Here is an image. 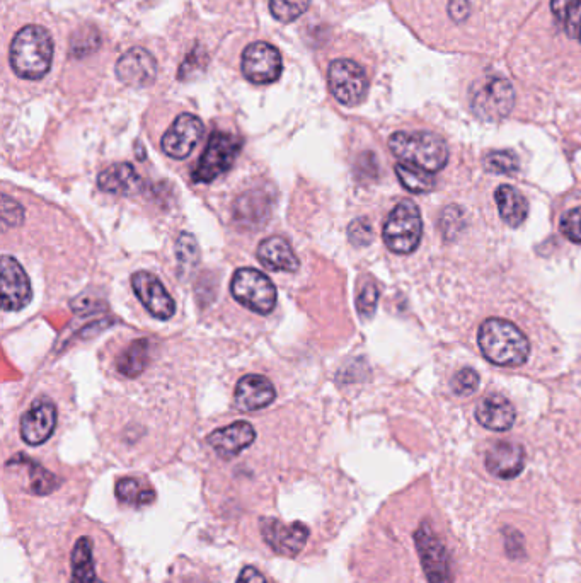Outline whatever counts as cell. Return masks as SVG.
Masks as SVG:
<instances>
[{"mask_svg":"<svg viewBox=\"0 0 581 583\" xmlns=\"http://www.w3.org/2000/svg\"><path fill=\"white\" fill-rule=\"evenodd\" d=\"M483 166L488 173L510 176L520 169V159L512 151L489 152L488 156L484 157Z\"/></svg>","mask_w":581,"mask_h":583,"instance_id":"30","label":"cell"},{"mask_svg":"<svg viewBox=\"0 0 581 583\" xmlns=\"http://www.w3.org/2000/svg\"><path fill=\"white\" fill-rule=\"evenodd\" d=\"M415 541L428 582L454 583L449 551L435 529L430 526V522H421L415 534Z\"/></svg>","mask_w":581,"mask_h":583,"instance_id":"8","label":"cell"},{"mask_svg":"<svg viewBox=\"0 0 581 583\" xmlns=\"http://www.w3.org/2000/svg\"><path fill=\"white\" fill-rule=\"evenodd\" d=\"M200 57V53L193 50L190 53V57L186 58L185 64L181 65V70H179V79H186L188 74H195L196 69H203L205 64H207V60H200V62H196V58Z\"/></svg>","mask_w":581,"mask_h":583,"instance_id":"38","label":"cell"},{"mask_svg":"<svg viewBox=\"0 0 581 583\" xmlns=\"http://www.w3.org/2000/svg\"><path fill=\"white\" fill-rule=\"evenodd\" d=\"M551 11L564 35L581 43V0H551Z\"/></svg>","mask_w":581,"mask_h":583,"instance_id":"25","label":"cell"},{"mask_svg":"<svg viewBox=\"0 0 581 583\" xmlns=\"http://www.w3.org/2000/svg\"><path fill=\"white\" fill-rule=\"evenodd\" d=\"M116 76L123 84L132 87H147L157 77V62L145 48H130L121 55L116 64Z\"/></svg>","mask_w":581,"mask_h":583,"instance_id":"16","label":"cell"},{"mask_svg":"<svg viewBox=\"0 0 581 583\" xmlns=\"http://www.w3.org/2000/svg\"><path fill=\"white\" fill-rule=\"evenodd\" d=\"M191 583H207V582H191Z\"/></svg>","mask_w":581,"mask_h":583,"instance_id":"40","label":"cell"},{"mask_svg":"<svg viewBox=\"0 0 581 583\" xmlns=\"http://www.w3.org/2000/svg\"><path fill=\"white\" fill-rule=\"evenodd\" d=\"M150 345L149 340L133 341L132 345L121 353L116 369L127 377H137L144 372L149 364Z\"/></svg>","mask_w":581,"mask_h":583,"instance_id":"26","label":"cell"},{"mask_svg":"<svg viewBox=\"0 0 581 583\" xmlns=\"http://www.w3.org/2000/svg\"><path fill=\"white\" fill-rule=\"evenodd\" d=\"M495 200L500 210V217L505 224L510 227L524 224L529 215V203L515 186H498V190L495 191Z\"/></svg>","mask_w":581,"mask_h":583,"instance_id":"24","label":"cell"},{"mask_svg":"<svg viewBox=\"0 0 581 583\" xmlns=\"http://www.w3.org/2000/svg\"><path fill=\"white\" fill-rule=\"evenodd\" d=\"M561 232L573 243L581 244V207H576L561 220Z\"/></svg>","mask_w":581,"mask_h":583,"instance_id":"37","label":"cell"},{"mask_svg":"<svg viewBox=\"0 0 581 583\" xmlns=\"http://www.w3.org/2000/svg\"><path fill=\"white\" fill-rule=\"evenodd\" d=\"M198 244H196L195 237L190 234H181L176 244V256H178L179 263L183 266H195L198 261Z\"/></svg>","mask_w":581,"mask_h":583,"instance_id":"34","label":"cell"},{"mask_svg":"<svg viewBox=\"0 0 581 583\" xmlns=\"http://www.w3.org/2000/svg\"><path fill=\"white\" fill-rule=\"evenodd\" d=\"M478 343L486 360L498 367L524 365L530 355L527 336L507 319H486L479 328Z\"/></svg>","mask_w":581,"mask_h":583,"instance_id":"1","label":"cell"},{"mask_svg":"<svg viewBox=\"0 0 581 583\" xmlns=\"http://www.w3.org/2000/svg\"><path fill=\"white\" fill-rule=\"evenodd\" d=\"M377 301H379V290L375 287V283H365V287H363L357 299L360 316L365 319L372 318L375 309H377Z\"/></svg>","mask_w":581,"mask_h":583,"instance_id":"33","label":"cell"},{"mask_svg":"<svg viewBox=\"0 0 581 583\" xmlns=\"http://www.w3.org/2000/svg\"><path fill=\"white\" fill-rule=\"evenodd\" d=\"M328 84L336 101L345 106H358L369 91V79L362 65L340 58L329 65Z\"/></svg>","mask_w":581,"mask_h":583,"instance_id":"9","label":"cell"},{"mask_svg":"<svg viewBox=\"0 0 581 583\" xmlns=\"http://www.w3.org/2000/svg\"><path fill=\"white\" fill-rule=\"evenodd\" d=\"M256 440V430L248 422H236L229 427L219 428L208 435L207 442L213 451L224 459H232L246 451Z\"/></svg>","mask_w":581,"mask_h":583,"instance_id":"17","label":"cell"},{"mask_svg":"<svg viewBox=\"0 0 581 583\" xmlns=\"http://www.w3.org/2000/svg\"><path fill=\"white\" fill-rule=\"evenodd\" d=\"M241 149V139H237L236 135L213 132L200 161L196 164L195 171L191 173V179L196 185L212 183L232 168Z\"/></svg>","mask_w":581,"mask_h":583,"instance_id":"6","label":"cell"},{"mask_svg":"<svg viewBox=\"0 0 581 583\" xmlns=\"http://www.w3.org/2000/svg\"><path fill=\"white\" fill-rule=\"evenodd\" d=\"M515 91L505 77L489 76L471 89V110L483 122H500L510 115Z\"/></svg>","mask_w":581,"mask_h":583,"instance_id":"5","label":"cell"},{"mask_svg":"<svg viewBox=\"0 0 581 583\" xmlns=\"http://www.w3.org/2000/svg\"><path fill=\"white\" fill-rule=\"evenodd\" d=\"M203 123L198 116L183 113L174 120L161 140L162 151L173 159H186L202 140Z\"/></svg>","mask_w":581,"mask_h":583,"instance_id":"12","label":"cell"},{"mask_svg":"<svg viewBox=\"0 0 581 583\" xmlns=\"http://www.w3.org/2000/svg\"><path fill=\"white\" fill-rule=\"evenodd\" d=\"M116 498L125 505H149L156 500V491L137 478H123L116 483Z\"/></svg>","mask_w":581,"mask_h":583,"instance_id":"27","label":"cell"},{"mask_svg":"<svg viewBox=\"0 0 581 583\" xmlns=\"http://www.w3.org/2000/svg\"><path fill=\"white\" fill-rule=\"evenodd\" d=\"M19 459L29 468V491L33 495H50L52 491L57 490L60 485L55 474L50 473L48 469L43 468L40 464H36L31 459H26L23 454H19ZM9 462H19L18 459H11Z\"/></svg>","mask_w":581,"mask_h":583,"instance_id":"28","label":"cell"},{"mask_svg":"<svg viewBox=\"0 0 581 583\" xmlns=\"http://www.w3.org/2000/svg\"><path fill=\"white\" fill-rule=\"evenodd\" d=\"M0 292L4 311H21L31 302V283L23 266L12 256L0 260Z\"/></svg>","mask_w":581,"mask_h":583,"instance_id":"13","label":"cell"},{"mask_svg":"<svg viewBox=\"0 0 581 583\" xmlns=\"http://www.w3.org/2000/svg\"><path fill=\"white\" fill-rule=\"evenodd\" d=\"M423 236V219L418 205L411 200L397 203L386 219L382 237L387 248L396 254H411Z\"/></svg>","mask_w":581,"mask_h":583,"instance_id":"4","label":"cell"},{"mask_svg":"<svg viewBox=\"0 0 581 583\" xmlns=\"http://www.w3.org/2000/svg\"><path fill=\"white\" fill-rule=\"evenodd\" d=\"M241 69L242 76L253 84H271L282 76V55L270 43L256 41L242 53Z\"/></svg>","mask_w":581,"mask_h":583,"instance_id":"11","label":"cell"},{"mask_svg":"<svg viewBox=\"0 0 581 583\" xmlns=\"http://www.w3.org/2000/svg\"><path fill=\"white\" fill-rule=\"evenodd\" d=\"M479 374L474 369H469V367H464V369L459 370L454 377H452V391H454L457 396H471V394L478 391Z\"/></svg>","mask_w":581,"mask_h":583,"instance_id":"32","label":"cell"},{"mask_svg":"<svg viewBox=\"0 0 581 583\" xmlns=\"http://www.w3.org/2000/svg\"><path fill=\"white\" fill-rule=\"evenodd\" d=\"M132 287L139 301L154 318L171 319L176 312V302L169 295L161 280L149 272H137L132 275Z\"/></svg>","mask_w":581,"mask_h":583,"instance_id":"14","label":"cell"},{"mask_svg":"<svg viewBox=\"0 0 581 583\" xmlns=\"http://www.w3.org/2000/svg\"><path fill=\"white\" fill-rule=\"evenodd\" d=\"M57 427V408L47 398L36 399L21 418V437L28 445L45 444Z\"/></svg>","mask_w":581,"mask_h":583,"instance_id":"15","label":"cell"},{"mask_svg":"<svg viewBox=\"0 0 581 583\" xmlns=\"http://www.w3.org/2000/svg\"><path fill=\"white\" fill-rule=\"evenodd\" d=\"M53 62V40L47 29L29 24L19 29L11 45V67L16 76L40 81Z\"/></svg>","mask_w":581,"mask_h":583,"instance_id":"2","label":"cell"},{"mask_svg":"<svg viewBox=\"0 0 581 583\" xmlns=\"http://www.w3.org/2000/svg\"><path fill=\"white\" fill-rule=\"evenodd\" d=\"M277 398V391L270 379L258 374H249L237 382L236 405L242 411L263 410Z\"/></svg>","mask_w":581,"mask_h":583,"instance_id":"19","label":"cell"},{"mask_svg":"<svg viewBox=\"0 0 581 583\" xmlns=\"http://www.w3.org/2000/svg\"><path fill=\"white\" fill-rule=\"evenodd\" d=\"M258 260L261 261V265L273 272L294 273L300 268V261L294 253L292 244L280 236L268 237L259 244Z\"/></svg>","mask_w":581,"mask_h":583,"instance_id":"21","label":"cell"},{"mask_svg":"<svg viewBox=\"0 0 581 583\" xmlns=\"http://www.w3.org/2000/svg\"><path fill=\"white\" fill-rule=\"evenodd\" d=\"M486 469L500 480H513L524 471V447L515 442H498L486 452Z\"/></svg>","mask_w":581,"mask_h":583,"instance_id":"18","label":"cell"},{"mask_svg":"<svg viewBox=\"0 0 581 583\" xmlns=\"http://www.w3.org/2000/svg\"><path fill=\"white\" fill-rule=\"evenodd\" d=\"M396 174L401 185L411 193H428L437 185V179L432 173H426L423 169L413 168V166H408L403 162L397 164Z\"/></svg>","mask_w":581,"mask_h":583,"instance_id":"29","label":"cell"},{"mask_svg":"<svg viewBox=\"0 0 581 583\" xmlns=\"http://www.w3.org/2000/svg\"><path fill=\"white\" fill-rule=\"evenodd\" d=\"M70 583H104L96 575L91 537H79L70 553Z\"/></svg>","mask_w":581,"mask_h":583,"instance_id":"22","label":"cell"},{"mask_svg":"<svg viewBox=\"0 0 581 583\" xmlns=\"http://www.w3.org/2000/svg\"><path fill=\"white\" fill-rule=\"evenodd\" d=\"M478 422L493 432H507L515 423V408L505 396L489 394L476 408Z\"/></svg>","mask_w":581,"mask_h":583,"instance_id":"20","label":"cell"},{"mask_svg":"<svg viewBox=\"0 0 581 583\" xmlns=\"http://www.w3.org/2000/svg\"><path fill=\"white\" fill-rule=\"evenodd\" d=\"M139 174L135 173L132 164L118 162L104 169L98 176L99 190L111 195H130L139 186Z\"/></svg>","mask_w":581,"mask_h":583,"instance_id":"23","label":"cell"},{"mask_svg":"<svg viewBox=\"0 0 581 583\" xmlns=\"http://www.w3.org/2000/svg\"><path fill=\"white\" fill-rule=\"evenodd\" d=\"M348 237H350L351 244H355L358 248L369 246L372 243V239H374V231H372V226H370V220H353L350 227H348Z\"/></svg>","mask_w":581,"mask_h":583,"instance_id":"35","label":"cell"},{"mask_svg":"<svg viewBox=\"0 0 581 583\" xmlns=\"http://www.w3.org/2000/svg\"><path fill=\"white\" fill-rule=\"evenodd\" d=\"M231 294L242 306L258 314H270L277 306V289L265 273L239 268L231 282Z\"/></svg>","mask_w":581,"mask_h":583,"instance_id":"7","label":"cell"},{"mask_svg":"<svg viewBox=\"0 0 581 583\" xmlns=\"http://www.w3.org/2000/svg\"><path fill=\"white\" fill-rule=\"evenodd\" d=\"M312 0H270V12L280 23H292L304 14Z\"/></svg>","mask_w":581,"mask_h":583,"instance_id":"31","label":"cell"},{"mask_svg":"<svg viewBox=\"0 0 581 583\" xmlns=\"http://www.w3.org/2000/svg\"><path fill=\"white\" fill-rule=\"evenodd\" d=\"M392 154L408 166L426 173H438L449 162V147L432 132H396L389 139Z\"/></svg>","mask_w":581,"mask_h":583,"instance_id":"3","label":"cell"},{"mask_svg":"<svg viewBox=\"0 0 581 583\" xmlns=\"http://www.w3.org/2000/svg\"><path fill=\"white\" fill-rule=\"evenodd\" d=\"M24 220V210L16 200H12L9 195L2 197V224L4 231L9 227L21 226Z\"/></svg>","mask_w":581,"mask_h":583,"instance_id":"36","label":"cell"},{"mask_svg":"<svg viewBox=\"0 0 581 583\" xmlns=\"http://www.w3.org/2000/svg\"><path fill=\"white\" fill-rule=\"evenodd\" d=\"M259 529L270 549H273L277 555L287 556V558L299 556L311 536L309 527L302 522L285 524L282 520L270 519V517L259 520Z\"/></svg>","mask_w":581,"mask_h":583,"instance_id":"10","label":"cell"},{"mask_svg":"<svg viewBox=\"0 0 581 583\" xmlns=\"http://www.w3.org/2000/svg\"><path fill=\"white\" fill-rule=\"evenodd\" d=\"M236 583H268L266 582L265 575L259 572L258 568L254 566H244L239 577H237Z\"/></svg>","mask_w":581,"mask_h":583,"instance_id":"39","label":"cell"}]
</instances>
